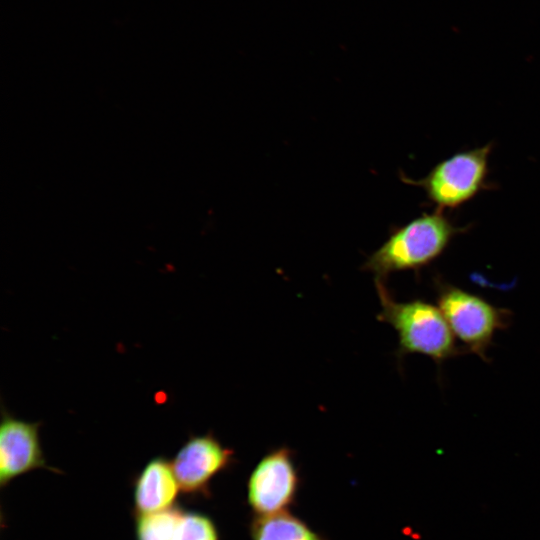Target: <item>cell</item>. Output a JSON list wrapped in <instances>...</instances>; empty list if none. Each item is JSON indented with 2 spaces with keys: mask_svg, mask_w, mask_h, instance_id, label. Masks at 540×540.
Listing matches in <instances>:
<instances>
[{
  "mask_svg": "<svg viewBox=\"0 0 540 540\" xmlns=\"http://www.w3.org/2000/svg\"><path fill=\"white\" fill-rule=\"evenodd\" d=\"M183 510L179 507L135 516L137 540H174Z\"/></svg>",
  "mask_w": 540,
  "mask_h": 540,
  "instance_id": "cell-10",
  "label": "cell"
},
{
  "mask_svg": "<svg viewBox=\"0 0 540 540\" xmlns=\"http://www.w3.org/2000/svg\"><path fill=\"white\" fill-rule=\"evenodd\" d=\"M40 422H27L2 409L0 424V486L35 469L59 472L46 464L40 444Z\"/></svg>",
  "mask_w": 540,
  "mask_h": 540,
  "instance_id": "cell-7",
  "label": "cell"
},
{
  "mask_svg": "<svg viewBox=\"0 0 540 540\" xmlns=\"http://www.w3.org/2000/svg\"><path fill=\"white\" fill-rule=\"evenodd\" d=\"M492 143L457 152L437 163L421 179L402 180L422 188L438 211L455 209L488 188Z\"/></svg>",
  "mask_w": 540,
  "mask_h": 540,
  "instance_id": "cell-4",
  "label": "cell"
},
{
  "mask_svg": "<svg viewBox=\"0 0 540 540\" xmlns=\"http://www.w3.org/2000/svg\"><path fill=\"white\" fill-rule=\"evenodd\" d=\"M174 540H220V538L216 524L208 515L183 511Z\"/></svg>",
  "mask_w": 540,
  "mask_h": 540,
  "instance_id": "cell-11",
  "label": "cell"
},
{
  "mask_svg": "<svg viewBox=\"0 0 540 540\" xmlns=\"http://www.w3.org/2000/svg\"><path fill=\"white\" fill-rule=\"evenodd\" d=\"M375 287L380 303L376 318L397 333L399 362L407 355L421 354L440 369L445 361L466 353L437 305L418 298L398 301L383 280H375Z\"/></svg>",
  "mask_w": 540,
  "mask_h": 540,
  "instance_id": "cell-1",
  "label": "cell"
},
{
  "mask_svg": "<svg viewBox=\"0 0 540 540\" xmlns=\"http://www.w3.org/2000/svg\"><path fill=\"white\" fill-rule=\"evenodd\" d=\"M249 535L250 540H328L290 511L253 516Z\"/></svg>",
  "mask_w": 540,
  "mask_h": 540,
  "instance_id": "cell-9",
  "label": "cell"
},
{
  "mask_svg": "<svg viewBox=\"0 0 540 540\" xmlns=\"http://www.w3.org/2000/svg\"><path fill=\"white\" fill-rule=\"evenodd\" d=\"M300 485L294 451L288 446H279L265 453L250 472L247 504L254 516L290 511Z\"/></svg>",
  "mask_w": 540,
  "mask_h": 540,
  "instance_id": "cell-5",
  "label": "cell"
},
{
  "mask_svg": "<svg viewBox=\"0 0 540 540\" xmlns=\"http://www.w3.org/2000/svg\"><path fill=\"white\" fill-rule=\"evenodd\" d=\"M236 462L233 449L212 433L190 435L172 460L179 487L186 495L209 498L211 482Z\"/></svg>",
  "mask_w": 540,
  "mask_h": 540,
  "instance_id": "cell-6",
  "label": "cell"
},
{
  "mask_svg": "<svg viewBox=\"0 0 540 540\" xmlns=\"http://www.w3.org/2000/svg\"><path fill=\"white\" fill-rule=\"evenodd\" d=\"M433 286L436 304L462 348L489 362L487 351L494 344L495 334L510 326L512 312L447 282L441 276L434 278Z\"/></svg>",
  "mask_w": 540,
  "mask_h": 540,
  "instance_id": "cell-3",
  "label": "cell"
},
{
  "mask_svg": "<svg viewBox=\"0 0 540 540\" xmlns=\"http://www.w3.org/2000/svg\"><path fill=\"white\" fill-rule=\"evenodd\" d=\"M467 227L457 226L443 211L421 216L394 228L386 241L368 256L362 269L375 280L386 281L396 272L419 271L437 260L452 240L465 233Z\"/></svg>",
  "mask_w": 540,
  "mask_h": 540,
  "instance_id": "cell-2",
  "label": "cell"
},
{
  "mask_svg": "<svg viewBox=\"0 0 540 540\" xmlns=\"http://www.w3.org/2000/svg\"><path fill=\"white\" fill-rule=\"evenodd\" d=\"M134 515H146L174 507L179 484L172 464L158 456L151 459L134 482Z\"/></svg>",
  "mask_w": 540,
  "mask_h": 540,
  "instance_id": "cell-8",
  "label": "cell"
}]
</instances>
